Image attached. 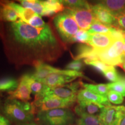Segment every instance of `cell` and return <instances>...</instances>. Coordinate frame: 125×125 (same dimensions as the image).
<instances>
[{
    "mask_svg": "<svg viewBox=\"0 0 125 125\" xmlns=\"http://www.w3.org/2000/svg\"><path fill=\"white\" fill-rule=\"evenodd\" d=\"M23 125H36L35 123H26V124H24Z\"/></svg>",
    "mask_w": 125,
    "mask_h": 125,
    "instance_id": "ab89813d",
    "label": "cell"
},
{
    "mask_svg": "<svg viewBox=\"0 0 125 125\" xmlns=\"http://www.w3.org/2000/svg\"><path fill=\"white\" fill-rule=\"evenodd\" d=\"M9 5L13 8L18 13L20 20L23 22L29 24L30 20L31 19L36 13L31 10V9L25 8L15 2H8Z\"/></svg>",
    "mask_w": 125,
    "mask_h": 125,
    "instance_id": "7402d4cb",
    "label": "cell"
},
{
    "mask_svg": "<svg viewBox=\"0 0 125 125\" xmlns=\"http://www.w3.org/2000/svg\"><path fill=\"white\" fill-rule=\"evenodd\" d=\"M89 37L90 34H89L87 31L80 29L74 36L72 42H77L87 44L89 40Z\"/></svg>",
    "mask_w": 125,
    "mask_h": 125,
    "instance_id": "1f68e13d",
    "label": "cell"
},
{
    "mask_svg": "<svg viewBox=\"0 0 125 125\" xmlns=\"http://www.w3.org/2000/svg\"><path fill=\"white\" fill-rule=\"evenodd\" d=\"M44 7L43 15L45 16H51L59 12H62L64 7L59 0H46L42 1Z\"/></svg>",
    "mask_w": 125,
    "mask_h": 125,
    "instance_id": "ffe728a7",
    "label": "cell"
},
{
    "mask_svg": "<svg viewBox=\"0 0 125 125\" xmlns=\"http://www.w3.org/2000/svg\"><path fill=\"white\" fill-rule=\"evenodd\" d=\"M104 76L108 81L112 83L118 82L119 79L120 74H118L116 69L114 66H110L103 73Z\"/></svg>",
    "mask_w": 125,
    "mask_h": 125,
    "instance_id": "4dcf8cb0",
    "label": "cell"
},
{
    "mask_svg": "<svg viewBox=\"0 0 125 125\" xmlns=\"http://www.w3.org/2000/svg\"><path fill=\"white\" fill-rule=\"evenodd\" d=\"M19 83L12 77H5L0 79V92H11L18 88Z\"/></svg>",
    "mask_w": 125,
    "mask_h": 125,
    "instance_id": "cb8c5ba5",
    "label": "cell"
},
{
    "mask_svg": "<svg viewBox=\"0 0 125 125\" xmlns=\"http://www.w3.org/2000/svg\"><path fill=\"white\" fill-rule=\"evenodd\" d=\"M73 104V103L65 101L53 96H46L36 99V105L39 107L40 111L54 109L67 108L71 107Z\"/></svg>",
    "mask_w": 125,
    "mask_h": 125,
    "instance_id": "30bf717a",
    "label": "cell"
},
{
    "mask_svg": "<svg viewBox=\"0 0 125 125\" xmlns=\"http://www.w3.org/2000/svg\"><path fill=\"white\" fill-rule=\"evenodd\" d=\"M84 62L87 65H91L94 68L96 71H97L99 73H103L109 68L111 65H108L106 64L101 62L100 60H84Z\"/></svg>",
    "mask_w": 125,
    "mask_h": 125,
    "instance_id": "f546056e",
    "label": "cell"
},
{
    "mask_svg": "<svg viewBox=\"0 0 125 125\" xmlns=\"http://www.w3.org/2000/svg\"><path fill=\"white\" fill-rule=\"evenodd\" d=\"M78 105L75 108V113L79 115L82 114L98 116L105 105L88 101H78Z\"/></svg>",
    "mask_w": 125,
    "mask_h": 125,
    "instance_id": "4fadbf2b",
    "label": "cell"
},
{
    "mask_svg": "<svg viewBox=\"0 0 125 125\" xmlns=\"http://www.w3.org/2000/svg\"><path fill=\"white\" fill-rule=\"evenodd\" d=\"M123 54L125 56V38L124 39V48H123Z\"/></svg>",
    "mask_w": 125,
    "mask_h": 125,
    "instance_id": "60d3db41",
    "label": "cell"
},
{
    "mask_svg": "<svg viewBox=\"0 0 125 125\" xmlns=\"http://www.w3.org/2000/svg\"><path fill=\"white\" fill-rule=\"evenodd\" d=\"M35 72L32 74L36 79L42 82L49 75L57 74L66 75L74 76V77L85 78L84 75L81 71H73L68 70H60L51 66L50 65L43 62L40 61L35 62Z\"/></svg>",
    "mask_w": 125,
    "mask_h": 125,
    "instance_id": "52a82bcc",
    "label": "cell"
},
{
    "mask_svg": "<svg viewBox=\"0 0 125 125\" xmlns=\"http://www.w3.org/2000/svg\"><path fill=\"white\" fill-rule=\"evenodd\" d=\"M64 7L66 8L75 9H91V5L87 1L82 0H62L60 1Z\"/></svg>",
    "mask_w": 125,
    "mask_h": 125,
    "instance_id": "484cf974",
    "label": "cell"
},
{
    "mask_svg": "<svg viewBox=\"0 0 125 125\" xmlns=\"http://www.w3.org/2000/svg\"><path fill=\"white\" fill-rule=\"evenodd\" d=\"M0 125H10L9 121L5 116L0 114Z\"/></svg>",
    "mask_w": 125,
    "mask_h": 125,
    "instance_id": "8d00e7d4",
    "label": "cell"
},
{
    "mask_svg": "<svg viewBox=\"0 0 125 125\" xmlns=\"http://www.w3.org/2000/svg\"><path fill=\"white\" fill-rule=\"evenodd\" d=\"M109 102L114 104H121L123 102V97L120 93L114 91H109L107 95Z\"/></svg>",
    "mask_w": 125,
    "mask_h": 125,
    "instance_id": "d6a6232c",
    "label": "cell"
},
{
    "mask_svg": "<svg viewBox=\"0 0 125 125\" xmlns=\"http://www.w3.org/2000/svg\"><path fill=\"white\" fill-rule=\"evenodd\" d=\"M64 10L74 18L81 30L87 31L92 23L96 20L91 9L66 8Z\"/></svg>",
    "mask_w": 125,
    "mask_h": 125,
    "instance_id": "9c48e42d",
    "label": "cell"
},
{
    "mask_svg": "<svg viewBox=\"0 0 125 125\" xmlns=\"http://www.w3.org/2000/svg\"><path fill=\"white\" fill-rule=\"evenodd\" d=\"M109 91H114L120 93L123 97L125 96V76L120 75L118 82L108 83Z\"/></svg>",
    "mask_w": 125,
    "mask_h": 125,
    "instance_id": "83f0119b",
    "label": "cell"
},
{
    "mask_svg": "<svg viewBox=\"0 0 125 125\" xmlns=\"http://www.w3.org/2000/svg\"><path fill=\"white\" fill-rule=\"evenodd\" d=\"M83 67V63L81 60H75L70 62L65 67L66 70L79 71Z\"/></svg>",
    "mask_w": 125,
    "mask_h": 125,
    "instance_id": "e575fe53",
    "label": "cell"
},
{
    "mask_svg": "<svg viewBox=\"0 0 125 125\" xmlns=\"http://www.w3.org/2000/svg\"><path fill=\"white\" fill-rule=\"evenodd\" d=\"M29 24L35 28H42L46 26L47 24L43 21L41 16L35 14L32 18L30 20Z\"/></svg>",
    "mask_w": 125,
    "mask_h": 125,
    "instance_id": "836d02e7",
    "label": "cell"
},
{
    "mask_svg": "<svg viewBox=\"0 0 125 125\" xmlns=\"http://www.w3.org/2000/svg\"><path fill=\"white\" fill-rule=\"evenodd\" d=\"M111 27H109L107 25L103 24V23L99 22L96 20L90 26V28L87 30V32L89 34L98 33L109 34L110 35Z\"/></svg>",
    "mask_w": 125,
    "mask_h": 125,
    "instance_id": "4316f807",
    "label": "cell"
},
{
    "mask_svg": "<svg viewBox=\"0 0 125 125\" xmlns=\"http://www.w3.org/2000/svg\"><path fill=\"white\" fill-rule=\"evenodd\" d=\"M2 113L8 119L21 123H29L33 120L34 109L29 102L9 98L1 106Z\"/></svg>",
    "mask_w": 125,
    "mask_h": 125,
    "instance_id": "7a4b0ae2",
    "label": "cell"
},
{
    "mask_svg": "<svg viewBox=\"0 0 125 125\" xmlns=\"http://www.w3.org/2000/svg\"><path fill=\"white\" fill-rule=\"evenodd\" d=\"M91 10L98 21L109 27H119L117 23L116 18L100 2L94 5H91Z\"/></svg>",
    "mask_w": 125,
    "mask_h": 125,
    "instance_id": "8fae6325",
    "label": "cell"
},
{
    "mask_svg": "<svg viewBox=\"0 0 125 125\" xmlns=\"http://www.w3.org/2000/svg\"><path fill=\"white\" fill-rule=\"evenodd\" d=\"M10 28L14 40L23 46L43 51L57 46V40L48 24L42 28H35L20 20L12 23Z\"/></svg>",
    "mask_w": 125,
    "mask_h": 125,
    "instance_id": "6da1fadb",
    "label": "cell"
},
{
    "mask_svg": "<svg viewBox=\"0 0 125 125\" xmlns=\"http://www.w3.org/2000/svg\"><path fill=\"white\" fill-rule=\"evenodd\" d=\"M81 82H75L70 84L59 86L53 87H46L42 94L37 99L46 96H53L64 100L65 101L74 103L77 99L78 89Z\"/></svg>",
    "mask_w": 125,
    "mask_h": 125,
    "instance_id": "5b68a950",
    "label": "cell"
},
{
    "mask_svg": "<svg viewBox=\"0 0 125 125\" xmlns=\"http://www.w3.org/2000/svg\"><path fill=\"white\" fill-rule=\"evenodd\" d=\"M118 26L122 29H125V13L121 14L116 17Z\"/></svg>",
    "mask_w": 125,
    "mask_h": 125,
    "instance_id": "d590c367",
    "label": "cell"
},
{
    "mask_svg": "<svg viewBox=\"0 0 125 125\" xmlns=\"http://www.w3.org/2000/svg\"><path fill=\"white\" fill-rule=\"evenodd\" d=\"M82 86L85 87L86 89H87L90 91H92L94 93L98 94L103 96L107 97V95L109 90L108 89L107 84H97V85H93L89 83H82Z\"/></svg>",
    "mask_w": 125,
    "mask_h": 125,
    "instance_id": "d4e9b609",
    "label": "cell"
},
{
    "mask_svg": "<svg viewBox=\"0 0 125 125\" xmlns=\"http://www.w3.org/2000/svg\"><path fill=\"white\" fill-rule=\"evenodd\" d=\"M0 20H2V16H1V4H0Z\"/></svg>",
    "mask_w": 125,
    "mask_h": 125,
    "instance_id": "f35d334b",
    "label": "cell"
},
{
    "mask_svg": "<svg viewBox=\"0 0 125 125\" xmlns=\"http://www.w3.org/2000/svg\"><path fill=\"white\" fill-rule=\"evenodd\" d=\"M76 77L66 75L54 74L49 75L42 81L43 83L49 87H53L64 85L65 83L75 80Z\"/></svg>",
    "mask_w": 125,
    "mask_h": 125,
    "instance_id": "2e32d148",
    "label": "cell"
},
{
    "mask_svg": "<svg viewBox=\"0 0 125 125\" xmlns=\"http://www.w3.org/2000/svg\"><path fill=\"white\" fill-rule=\"evenodd\" d=\"M116 125H125V114L121 117Z\"/></svg>",
    "mask_w": 125,
    "mask_h": 125,
    "instance_id": "74e56055",
    "label": "cell"
},
{
    "mask_svg": "<svg viewBox=\"0 0 125 125\" xmlns=\"http://www.w3.org/2000/svg\"><path fill=\"white\" fill-rule=\"evenodd\" d=\"M123 35H124V38H125V30L123 29Z\"/></svg>",
    "mask_w": 125,
    "mask_h": 125,
    "instance_id": "b9f144b4",
    "label": "cell"
},
{
    "mask_svg": "<svg viewBox=\"0 0 125 125\" xmlns=\"http://www.w3.org/2000/svg\"><path fill=\"white\" fill-rule=\"evenodd\" d=\"M82 59L86 60H99L96 50L86 43H82L78 46L76 54L74 57L75 60Z\"/></svg>",
    "mask_w": 125,
    "mask_h": 125,
    "instance_id": "e0dca14e",
    "label": "cell"
},
{
    "mask_svg": "<svg viewBox=\"0 0 125 125\" xmlns=\"http://www.w3.org/2000/svg\"><path fill=\"white\" fill-rule=\"evenodd\" d=\"M21 5L25 8L31 9L34 13L40 16H42L44 12L42 1L39 0H21L19 1Z\"/></svg>",
    "mask_w": 125,
    "mask_h": 125,
    "instance_id": "603a6c76",
    "label": "cell"
},
{
    "mask_svg": "<svg viewBox=\"0 0 125 125\" xmlns=\"http://www.w3.org/2000/svg\"><path fill=\"white\" fill-rule=\"evenodd\" d=\"M114 17L125 13V0H105L100 2Z\"/></svg>",
    "mask_w": 125,
    "mask_h": 125,
    "instance_id": "ac0fdd59",
    "label": "cell"
},
{
    "mask_svg": "<svg viewBox=\"0 0 125 125\" xmlns=\"http://www.w3.org/2000/svg\"><path fill=\"white\" fill-rule=\"evenodd\" d=\"M124 40L114 41L107 49L97 51L99 60L111 66H121L122 57L123 55Z\"/></svg>",
    "mask_w": 125,
    "mask_h": 125,
    "instance_id": "8992f818",
    "label": "cell"
},
{
    "mask_svg": "<svg viewBox=\"0 0 125 125\" xmlns=\"http://www.w3.org/2000/svg\"><path fill=\"white\" fill-rule=\"evenodd\" d=\"M77 100L78 101L93 102L105 106L110 105L107 97L101 96L86 89L79 90L78 93Z\"/></svg>",
    "mask_w": 125,
    "mask_h": 125,
    "instance_id": "5bb4252c",
    "label": "cell"
},
{
    "mask_svg": "<svg viewBox=\"0 0 125 125\" xmlns=\"http://www.w3.org/2000/svg\"><path fill=\"white\" fill-rule=\"evenodd\" d=\"M1 5L2 20L5 21L16 22L19 18L18 13L9 5L8 2H0Z\"/></svg>",
    "mask_w": 125,
    "mask_h": 125,
    "instance_id": "44dd1931",
    "label": "cell"
},
{
    "mask_svg": "<svg viewBox=\"0 0 125 125\" xmlns=\"http://www.w3.org/2000/svg\"><path fill=\"white\" fill-rule=\"evenodd\" d=\"M125 114V106H105L98 115L101 125H116L119 119Z\"/></svg>",
    "mask_w": 125,
    "mask_h": 125,
    "instance_id": "ba28073f",
    "label": "cell"
},
{
    "mask_svg": "<svg viewBox=\"0 0 125 125\" xmlns=\"http://www.w3.org/2000/svg\"><path fill=\"white\" fill-rule=\"evenodd\" d=\"M37 118L45 125H71L74 116L68 109L60 108L40 111Z\"/></svg>",
    "mask_w": 125,
    "mask_h": 125,
    "instance_id": "277c9868",
    "label": "cell"
},
{
    "mask_svg": "<svg viewBox=\"0 0 125 125\" xmlns=\"http://www.w3.org/2000/svg\"><path fill=\"white\" fill-rule=\"evenodd\" d=\"M53 23L61 38L65 42H72L74 36L79 30L74 18L65 10L54 17Z\"/></svg>",
    "mask_w": 125,
    "mask_h": 125,
    "instance_id": "3957f363",
    "label": "cell"
},
{
    "mask_svg": "<svg viewBox=\"0 0 125 125\" xmlns=\"http://www.w3.org/2000/svg\"><path fill=\"white\" fill-rule=\"evenodd\" d=\"M27 82L30 87L31 93L35 95L36 98H38L42 94L47 86L42 82L38 81L34 77L32 74H25L23 76Z\"/></svg>",
    "mask_w": 125,
    "mask_h": 125,
    "instance_id": "d6986e66",
    "label": "cell"
},
{
    "mask_svg": "<svg viewBox=\"0 0 125 125\" xmlns=\"http://www.w3.org/2000/svg\"><path fill=\"white\" fill-rule=\"evenodd\" d=\"M77 121V125H101L98 116L82 114Z\"/></svg>",
    "mask_w": 125,
    "mask_h": 125,
    "instance_id": "f1b7e54d",
    "label": "cell"
},
{
    "mask_svg": "<svg viewBox=\"0 0 125 125\" xmlns=\"http://www.w3.org/2000/svg\"><path fill=\"white\" fill-rule=\"evenodd\" d=\"M10 98L16 99L18 100L27 102L31 99V92L27 82L24 78H21L18 88L15 91L9 92Z\"/></svg>",
    "mask_w": 125,
    "mask_h": 125,
    "instance_id": "9a60e30c",
    "label": "cell"
},
{
    "mask_svg": "<svg viewBox=\"0 0 125 125\" xmlns=\"http://www.w3.org/2000/svg\"><path fill=\"white\" fill-rule=\"evenodd\" d=\"M114 42V39L109 34H90L87 44L97 51L107 49Z\"/></svg>",
    "mask_w": 125,
    "mask_h": 125,
    "instance_id": "7c38bea8",
    "label": "cell"
}]
</instances>
